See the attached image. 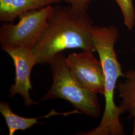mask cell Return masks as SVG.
<instances>
[{
	"instance_id": "obj_1",
	"label": "cell",
	"mask_w": 135,
	"mask_h": 135,
	"mask_svg": "<svg viewBox=\"0 0 135 135\" xmlns=\"http://www.w3.org/2000/svg\"><path fill=\"white\" fill-rule=\"evenodd\" d=\"M93 22L87 13L78 14L70 6H53L47 26L32 49L37 64H45L67 49L96 51L92 37Z\"/></svg>"
},
{
	"instance_id": "obj_2",
	"label": "cell",
	"mask_w": 135,
	"mask_h": 135,
	"mask_svg": "<svg viewBox=\"0 0 135 135\" xmlns=\"http://www.w3.org/2000/svg\"><path fill=\"white\" fill-rule=\"evenodd\" d=\"M92 37L96 51L99 56L105 76V110L101 121L96 128L83 135H124V127L120 121L122 114L121 107L114 102V91L117 82L124 77L121 64L119 62L115 50V45L120 37V32L115 26H94Z\"/></svg>"
},
{
	"instance_id": "obj_3",
	"label": "cell",
	"mask_w": 135,
	"mask_h": 135,
	"mask_svg": "<svg viewBox=\"0 0 135 135\" xmlns=\"http://www.w3.org/2000/svg\"><path fill=\"white\" fill-rule=\"evenodd\" d=\"M66 60L60 52L49 61L48 64L53 73V83L41 101L62 99L86 115L98 118L100 114V105L97 94L86 90L76 82L68 70Z\"/></svg>"
},
{
	"instance_id": "obj_4",
	"label": "cell",
	"mask_w": 135,
	"mask_h": 135,
	"mask_svg": "<svg viewBox=\"0 0 135 135\" xmlns=\"http://www.w3.org/2000/svg\"><path fill=\"white\" fill-rule=\"evenodd\" d=\"M53 9V6L50 5L28 11L20 15L16 24L3 23L0 27L2 49L26 47L32 49L47 27Z\"/></svg>"
},
{
	"instance_id": "obj_5",
	"label": "cell",
	"mask_w": 135,
	"mask_h": 135,
	"mask_svg": "<svg viewBox=\"0 0 135 135\" xmlns=\"http://www.w3.org/2000/svg\"><path fill=\"white\" fill-rule=\"evenodd\" d=\"M92 51L73 53L66 58V63L71 76L84 89L94 94L105 93V76L100 61Z\"/></svg>"
},
{
	"instance_id": "obj_6",
	"label": "cell",
	"mask_w": 135,
	"mask_h": 135,
	"mask_svg": "<svg viewBox=\"0 0 135 135\" xmlns=\"http://www.w3.org/2000/svg\"><path fill=\"white\" fill-rule=\"evenodd\" d=\"M2 49L12 58L16 70L15 83L9 89V97L12 98L16 94H19L23 99L25 106L30 107L32 105H37L38 102L33 101L29 94V90L32 89L31 71L37 64L32 49L26 47Z\"/></svg>"
},
{
	"instance_id": "obj_7",
	"label": "cell",
	"mask_w": 135,
	"mask_h": 135,
	"mask_svg": "<svg viewBox=\"0 0 135 135\" xmlns=\"http://www.w3.org/2000/svg\"><path fill=\"white\" fill-rule=\"evenodd\" d=\"M62 0H0V21L12 23L25 12L38 10Z\"/></svg>"
},
{
	"instance_id": "obj_8",
	"label": "cell",
	"mask_w": 135,
	"mask_h": 135,
	"mask_svg": "<svg viewBox=\"0 0 135 135\" xmlns=\"http://www.w3.org/2000/svg\"><path fill=\"white\" fill-rule=\"evenodd\" d=\"M0 112L4 117L9 130V135H13L15 132L18 130H25L28 129L34 125L39 124L37 120L42 118H48L51 116L62 115L67 116L72 114L81 113L80 111L76 109L74 111L65 112L58 113L55 110H52L49 114L45 116L37 118H25L18 116L15 114L10 108V105L7 103H0Z\"/></svg>"
},
{
	"instance_id": "obj_9",
	"label": "cell",
	"mask_w": 135,
	"mask_h": 135,
	"mask_svg": "<svg viewBox=\"0 0 135 135\" xmlns=\"http://www.w3.org/2000/svg\"><path fill=\"white\" fill-rule=\"evenodd\" d=\"M124 81L118 83L117 88L122 99L120 107L122 114L127 112L128 118L134 119L133 135H135V70L128 71L125 74Z\"/></svg>"
},
{
	"instance_id": "obj_10",
	"label": "cell",
	"mask_w": 135,
	"mask_h": 135,
	"mask_svg": "<svg viewBox=\"0 0 135 135\" xmlns=\"http://www.w3.org/2000/svg\"><path fill=\"white\" fill-rule=\"evenodd\" d=\"M121 9L124 23L129 31L134 29L135 25V9L133 0H115Z\"/></svg>"
},
{
	"instance_id": "obj_11",
	"label": "cell",
	"mask_w": 135,
	"mask_h": 135,
	"mask_svg": "<svg viewBox=\"0 0 135 135\" xmlns=\"http://www.w3.org/2000/svg\"><path fill=\"white\" fill-rule=\"evenodd\" d=\"M63 2L71 5L73 11L78 14L87 13L89 6L92 0H62Z\"/></svg>"
},
{
	"instance_id": "obj_12",
	"label": "cell",
	"mask_w": 135,
	"mask_h": 135,
	"mask_svg": "<svg viewBox=\"0 0 135 135\" xmlns=\"http://www.w3.org/2000/svg\"><path fill=\"white\" fill-rule=\"evenodd\" d=\"M134 52H135V49H134Z\"/></svg>"
}]
</instances>
